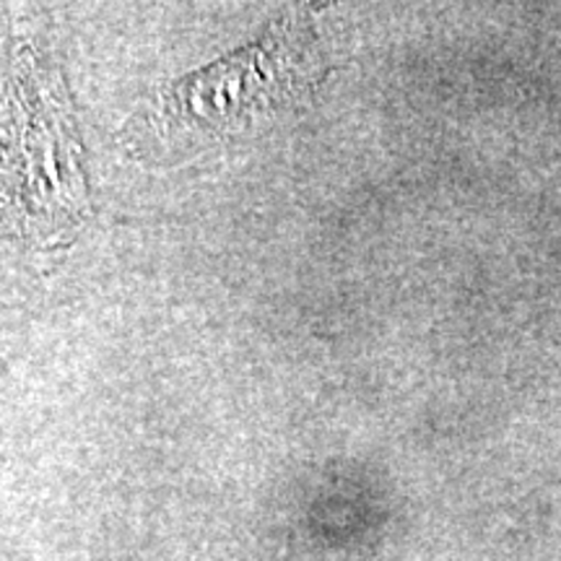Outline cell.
I'll return each mask as SVG.
<instances>
[{"label": "cell", "instance_id": "obj_1", "mask_svg": "<svg viewBox=\"0 0 561 561\" xmlns=\"http://www.w3.org/2000/svg\"><path fill=\"white\" fill-rule=\"evenodd\" d=\"M318 76L312 34L299 13L273 24L263 39L206 70L174 81L164 110L174 123L224 128L255 112L286 104Z\"/></svg>", "mask_w": 561, "mask_h": 561}]
</instances>
